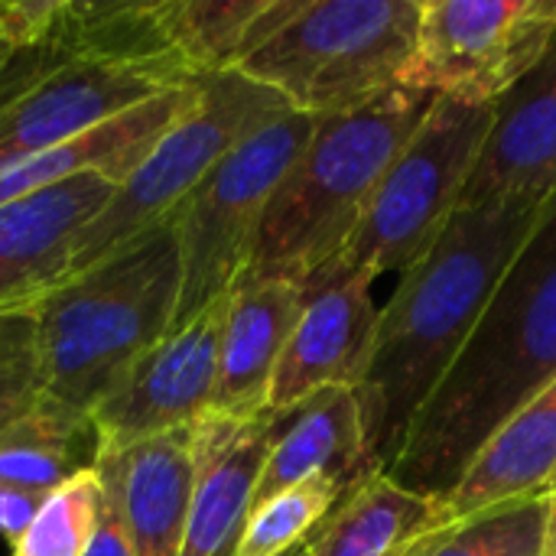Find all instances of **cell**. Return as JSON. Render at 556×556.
<instances>
[{"label": "cell", "instance_id": "obj_1", "mask_svg": "<svg viewBox=\"0 0 556 556\" xmlns=\"http://www.w3.org/2000/svg\"><path fill=\"white\" fill-rule=\"evenodd\" d=\"M547 202L459 208L433 248L397 277L378 313L368 371L355 388L378 472L401 456L420 407L463 352Z\"/></svg>", "mask_w": 556, "mask_h": 556}, {"label": "cell", "instance_id": "obj_2", "mask_svg": "<svg viewBox=\"0 0 556 556\" xmlns=\"http://www.w3.org/2000/svg\"><path fill=\"white\" fill-rule=\"evenodd\" d=\"M556 381V195L505 270L446 378L420 407L394 482L446 498L466 463L518 407Z\"/></svg>", "mask_w": 556, "mask_h": 556}, {"label": "cell", "instance_id": "obj_3", "mask_svg": "<svg viewBox=\"0 0 556 556\" xmlns=\"http://www.w3.org/2000/svg\"><path fill=\"white\" fill-rule=\"evenodd\" d=\"M179 244L173 222L62 280L36 306L42 394L91 407L173 329Z\"/></svg>", "mask_w": 556, "mask_h": 556}, {"label": "cell", "instance_id": "obj_4", "mask_svg": "<svg viewBox=\"0 0 556 556\" xmlns=\"http://www.w3.org/2000/svg\"><path fill=\"white\" fill-rule=\"evenodd\" d=\"M433 101V94L394 88L358 111L319 117L264 212L244 274L283 277L303 287L332 267Z\"/></svg>", "mask_w": 556, "mask_h": 556}, {"label": "cell", "instance_id": "obj_5", "mask_svg": "<svg viewBox=\"0 0 556 556\" xmlns=\"http://www.w3.org/2000/svg\"><path fill=\"white\" fill-rule=\"evenodd\" d=\"M417 20L420 0H300L235 72L277 91L300 114H349L404 88Z\"/></svg>", "mask_w": 556, "mask_h": 556}, {"label": "cell", "instance_id": "obj_6", "mask_svg": "<svg viewBox=\"0 0 556 556\" xmlns=\"http://www.w3.org/2000/svg\"><path fill=\"white\" fill-rule=\"evenodd\" d=\"M293 111L277 91L241 72H218L199 81L195 104L160 137L143 163L114 189L108 205L78 231L68 277L101 264L134 238L176 218L205 176L254 130Z\"/></svg>", "mask_w": 556, "mask_h": 556}, {"label": "cell", "instance_id": "obj_7", "mask_svg": "<svg viewBox=\"0 0 556 556\" xmlns=\"http://www.w3.org/2000/svg\"><path fill=\"white\" fill-rule=\"evenodd\" d=\"M492 117L495 104L437 98L378 182L345 251L323 274L378 280L414 267L459 212Z\"/></svg>", "mask_w": 556, "mask_h": 556}, {"label": "cell", "instance_id": "obj_8", "mask_svg": "<svg viewBox=\"0 0 556 556\" xmlns=\"http://www.w3.org/2000/svg\"><path fill=\"white\" fill-rule=\"evenodd\" d=\"M319 117L287 111L241 140L182 202L173 218L179 244L176 326L225 300L248 270L264 212L309 143Z\"/></svg>", "mask_w": 556, "mask_h": 556}, {"label": "cell", "instance_id": "obj_9", "mask_svg": "<svg viewBox=\"0 0 556 556\" xmlns=\"http://www.w3.org/2000/svg\"><path fill=\"white\" fill-rule=\"evenodd\" d=\"M173 88H186V81L147 65L75 52L49 26L36 46L13 49L0 68V169Z\"/></svg>", "mask_w": 556, "mask_h": 556}, {"label": "cell", "instance_id": "obj_10", "mask_svg": "<svg viewBox=\"0 0 556 556\" xmlns=\"http://www.w3.org/2000/svg\"><path fill=\"white\" fill-rule=\"evenodd\" d=\"M556 39V0H420L404 88L498 104Z\"/></svg>", "mask_w": 556, "mask_h": 556}, {"label": "cell", "instance_id": "obj_11", "mask_svg": "<svg viewBox=\"0 0 556 556\" xmlns=\"http://www.w3.org/2000/svg\"><path fill=\"white\" fill-rule=\"evenodd\" d=\"M225 306L228 296L169 329L91 407L101 453L127 450L150 437L195 427L212 410Z\"/></svg>", "mask_w": 556, "mask_h": 556}, {"label": "cell", "instance_id": "obj_12", "mask_svg": "<svg viewBox=\"0 0 556 556\" xmlns=\"http://www.w3.org/2000/svg\"><path fill=\"white\" fill-rule=\"evenodd\" d=\"M375 280L365 274H319L303 283V309L274 371L267 410L283 414L326 388H358L375 332Z\"/></svg>", "mask_w": 556, "mask_h": 556}, {"label": "cell", "instance_id": "obj_13", "mask_svg": "<svg viewBox=\"0 0 556 556\" xmlns=\"http://www.w3.org/2000/svg\"><path fill=\"white\" fill-rule=\"evenodd\" d=\"M283 414H205L192 427V498L179 556H235Z\"/></svg>", "mask_w": 556, "mask_h": 556}, {"label": "cell", "instance_id": "obj_14", "mask_svg": "<svg viewBox=\"0 0 556 556\" xmlns=\"http://www.w3.org/2000/svg\"><path fill=\"white\" fill-rule=\"evenodd\" d=\"M556 195V39L495 104L459 208L547 202Z\"/></svg>", "mask_w": 556, "mask_h": 556}, {"label": "cell", "instance_id": "obj_15", "mask_svg": "<svg viewBox=\"0 0 556 556\" xmlns=\"http://www.w3.org/2000/svg\"><path fill=\"white\" fill-rule=\"evenodd\" d=\"M114 189L104 176H78L0 205V316L33 309L65 280L78 231Z\"/></svg>", "mask_w": 556, "mask_h": 556}, {"label": "cell", "instance_id": "obj_16", "mask_svg": "<svg viewBox=\"0 0 556 556\" xmlns=\"http://www.w3.org/2000/svg\"><path fill=\"white\" fill-rule=\"evenodd\" d=\"M303 309V287L283 277L241 274L228 293L218 384L208 414L248 420L267 410L274 371Z\"/></svg>", "mask_w": 556, "mask_h": 556}, {"label": "cell", "instance_id": "obj_17", "mask_svg": "<svg viewBox=\"0 0 556 556\" xmlns=\"http://www.w3.org/2000/svg\"><path fill=\"white\" fill-rule=\"evenodd\" d=\"M199 81L163 91L78 137H68L49 150H39L0 169V205L78 176H104L108 182L121 186L160 143V137L195 104Z\"/></svg>", "mask_w": 556, "mask_h": 556}, {"label": "cell", "instance_id": "obj_18", "mask_svg": "<svg viewBox=\"0 0 556 556\" xmlns=\"http://www.w3.org/2000/svg\"><path fill=\"white\" fill-rule=\"evenodd\" d=\"M94 469L137 556H179L192 498V427L101 453Z\"/></svg>", "mask_w": 556, "mask_h": 556}, {"label": "cell", "instance_id": "obj_19", "mask_svg": "<svg viewBox=\"0 0 556 556\" xmlns=\"http://www.w3.org/2000/svg\"><path fill=\"white\" fill-rule=\"evenodd\" d=\"M554 489L556 381L489 433L443 505L450 521L459 525L511 502L551 495Z\"/></svg>", "mask_w": 556, "mask_h": 556}, {"label": "cell", "instance_id": "obj_20", "mask_svg": "<svg viewBox=\"0 0 556 556\" xmlns=\"http://www.w3.org/2000/svg\"><path fill=\"white\" fill-rule=\"evenodd\" d=\"M368 472L378 469L368 459L358 394L352 388H326L283 410L277 440L257 482L254 508L309 479H339L345 489H352Z\"/></svg>", "mask_w": 556, "mask_h": 556}, {"label": "cell", "instance_id": "obj_21", "mask_svg": "<svg viewBox=\"0 0 556 556\" xmlns=\"http://www.w3.org/2000/svg\"><path fill=\"white\" fill-rule=\"evenodd\" d=\"M446 525L453 521L440 498L404 489L388 472H368L316 528L306 554L410 556Z\"/></svg>", "mask_w": 556, "mask_h": 556}, {"label": "cell", "instance_id": "obj_22", "mask_svg": "<svg viewBox=\"0 0 556 556\" xmlns=\"http://www.w3.org/2000/svg\"><path fill=\"white\" fill-rule=\"evenodd\" d=\"M101 443L91 414L39 397L0 430V485L46 498L72 476L94 469Z\"/></svg>", "mask_w": 556, "mask_h": 556}, {"label": "cell", "instance_id": "obj_23", "mask_svg": "<svg viewBox=\"0 0 556 556\" xmlns=\"http://www.w3.org/2000/svg\"><path fill=\"white\" fill-rule=\"evenodd\" d=\"M300 0H163V26L192 78L235 72Z\"/></svg>", "mask_w": 556, "mask_h": 556}, {"label": "cell", "instance_id": "obj_24", "mask_svg": "<svg viewBox=\"0 0 556 556\" xmlns=\"http://www.w3.org/2000/svg\"><path fill=\"white\" fill-rule=\"evenodd\" d=\"M547 508L551 495L492 508L469 521L440 528L410 556H541Z\"/></svg>", "mask_w": 556, "mask_h": 556}, {"label": "cell", "instance_id": "obj_25", "mask_svg": "<svg viewBox=\"0 0 556 556\" xmlns=\"http://www.w3.org/2000/svg\"><path fill=\"white\" fill-rule=\"evenodd\" d=\"M104 479L98 469H85L49 492L26 528L10 547L13 556H85L104 511Z\"/></svg>", "mask_w": 556, "mask_h": 556}, {"label": "cell", "instance_id": "obj_26", "mask_svg": "<svg viewBox=\"0 0 556 556\" xmlns=\"http://www.w3.org/2000/svg\"><path fill=\"white\" fill-rule=\"evenodd\" d=\"M345 492L339 479H309L274 495L251 511L235 556H287L303 547Z\"/></svg>", "mask_w": 556, "mask_h": 556}, {"label": "cell", "instance_id": "obj_27", "mask_svg": "<svg viewBox=\"0 0 556 556\" xmlns=\"http://www.w3.org/2000/svg\"><path fill=\"white\" fill-rule=\"evenodd\" d=\"M42 397V365L33 309L0 316V430Z\"/></svg>", "mask_w": 556, "mask_h": 556}, {"label": "cell", "instance_id": "obj_28", "mask_svg": "<svg viewBox=\"0 0 556 556\" xmlns=\"http://www.w3.org/2000/svg\"><path fill=\"white\" fill-rule=\"evenodd\" d=\"M108 492V485H104ZM85 556H137L134 544H130V534L121 521V511L111 498V492L104 495V511H101V525L94 531V541L88 544Z\"/></svg>", "mask_w": 556, "mask_h": 556}, {"label": "cell", "instance_id": "obj_29", "mask_svg": "<svg viewBox=\"0 0 556 556\" xmlns=\"http://www.w3.org/2000/svg\"><path fill=\"white\" fill-rule=\"evenodd\" d=\"M39 505H42L39 495L13 492V489H3V485H0V538H3L10 547L26 534V528L33 525Z\"/></svg>", "mask_w": 556, "mask_h": 556}, {"label": "cell", "instance_id": "obj_30", "mask_svg": "<svg viewBox=\"0 0 556 556\" xmlns=\"http://www.w3.org/2000/svg\"><path fill=\"white\" fill-rule=\"evenodd\" d=\"M556 556V489L551 492V508H547V534H544V554Z\"/></svg>", "mask_w": 556, "mask_h": 556}, {"label": "cell", "instance_id": "obj_31", "mask_svg": "<svg viewBox=\"0 0 556 556\" xmlns=\"http://www.w3.org/2000/svg\"><path fill=\"white\" fill-rule=\"evenodd\" d=\"M10 52H13V46L7 42V36L0 33V68H3V62L10 59Z\"/></svg>", "mask_w": 556, "mask_h": 556}, {"label": "cell", "instance_id": "obj_32", "mask_svg": "<svg viewBox=\"0 0 556 556\" xmlns=\"http://www.w3.org/2000/svg\"><path fill=\"white\" fill-rule=\"evenodd\" d=\"M287 556H309L306 554V544H303V547H296V551H290V554Z\"/></svg>", "mask_w": 556, "mask_h": 556}]
</instances>
